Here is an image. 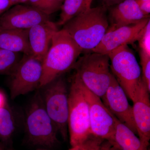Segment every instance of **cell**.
<instances>
[{
  "label": "cell",
  "mask_w": 150,
  "mask_h": 150,
  "mask_svg": "<svg viewBox=\"0 0 150 150\" xmlns=\"http://www.w3.org/2000/svg\"><path fill=\"white\" fill-rule=\"evenodd\" d=\"M108 8L101 6L91 8L67 22L62 29L85 54L92 52L99 43L109 27Z\"/></svg>",
  "instance_id": "6da1fadb"
},
{
  "label": "cell",
  "mask_w": 150,
  "mask_h": 150,
  "mask_svg": "<svg viewBox=\"0 0 150 150\" xmlns=\"http://www.w3.org/2000/svg\"><path fill=\"white\" fill-rule=\"evenodd\" d=\"M82 53L81 48L67 31L62 29L55 33L43 61L39 89L73 69Z\"/></svg>",
  "instance_id": "7a4b0ae2"
},
{
  "label": "cell",
  "mask_w": 150,
  "mask_h": 150,
  "mask_svg": "<svg viewBox=\"0 0 150 150\" xmlns=\"http://www.w3.org/2000/svg\"><path fill=\"white\" fill-rule=\"evenodd\" d=\"M82 84L75 73L69 92L68 131L72 147L80 146L92 135L88 104Z\"/></svg>",
  "instance_id": "3957f363"
},
{
  "label": "cell",
  "mask_w": 150,
  "mask_h": 150,
  "mask_svg": "<svg viewBox=\"0 0 150 150\" xmlns=\"http://www.w3.org/2000/svg\"><path fill=\"white\" fill-rule=\"evenodd\" d=\"M73 69L84 85L101 99L109 87L112 75L108 54L86 53L79 57Z\"/></svg>",
  "instance_id": "277c9868"
},
{
  "label": "cell",
  "mask_w": 150,
  "mask_h": 150,
  "mask_svg": "<svg viewBox=\"0 0 150 150\" xmlns=\"http://www.w3.org/2000/svg\"><path fill=\"white\" fill-rule=\"evenodd\" d=\"M25 127L28 139L32 144L51 149L59 143L58 131L46 112L40 91L28 108Z\"/></svg>",
  "instance_id": "5b68a950"
},
{
  "label": "cell",
  "mask_w": 150,
  "mask_h": 150,
  "mask_svg": "<svg viewBox=\"0 0 150 150\" xmlns=\"http://www.w3.org/2000/svg\"><path fill=\"white\" fill-rule=\"evenodd\" d=\"M111 73L127 97L134 101L142 81V70L128 45L116 48L108 54Z\"/></svg>",
  "instance_id": "8992f818"
},
{
  "label": "cell",
  "mask_w": 150,
  "mask_h": 150,
  "mask_svg": "<svg viewBox=\"0 0 150 150\" xmlns=\"http://www.w3.org/2000/svg\"><path fill=\"white\" fill-rule=\"evenodd\" d=\"M44 107L57 131L64 140L68 138L69 91L65 80L60 76L40 88Z\"/></svg>",
  "instance_id": "52a82bcc"
},
{
  "label": "cell",
  "mask_w": 150,
  "mask_h": 150,
  "mask_svg": "<svg viewBox=\"0 0 150 150\" xmlns=\"http://www.w3.org/2000/svg\"><path fill=\"white\" fill-rule=\"evenodd\" d=\"M43 74V62L32 55L23 54L10 75L11 98L15 99L39 89Z\"/></svg>",
  "instance_id": "ba28073f"
},
{
  "label": "cell",
  "mask_w": 150,
  "mask_h": 150,
  "mask_svg": "<svg viewBox=\"0 0 150 150\" xmlns=\"http://www.w3.org/2000/svg\"><path fill=\"white\" fill-rule=\"evenodd\" d=\"M82 87L88 104L92 135L113 142L117 118L105 107L101 99L89 90L83 83Z\"/></svg>",
  "instance_id": "9c48e42d"
},
{
  "label": "cell",
  "mask_w": 150,
  "mask_h": 150,
  "mask_svg": "<svg viewBox=\"0 0 150 150\" xmlns=\"http://www.w3.org/2000/svg\"><path fill=\"white\" fill-rule=\"evenodd\" d=\"M49 20L50 16L35 8L25 4H19L12 6L0 15V30L29 29Z\"/></svg>",
  "instance_id": "30bf717a"
},
{
  "label": "cell",
  "mask_w": 150,
  "mask_h": 150,
  "mask_svg": "<svg viewBox=\"0 0 150 150\" xmlns=\"http://www.w3.org/2000/svg\"><path fill=\"white\" fill-rule=\"evenodd\" d=\"M127 98L125 91L112 74L110 85L101 100L118 120L137 134L133 108Z\"/></svg>",
  "instance_id": "8fae6325"
},
{
  "label": "cell",
  "mask_w": 150,
  "mask_h": 150,
  "mask_svg": "<svg viewBox=\"0 0 150 150\" xmlns=\"http://www.w3.org/2000/svg\"><path fill=\"white\" fill-rule=\"evenodd\" d=\"M150 17L135 24L107 30L99 44L92 52L108 54L116 48L137 42Z\"/></svg>",
  "instance_id": "7c38bea8"
},
{
  "label": "cell",
  "mask_w": 150,
  "mask_h": 150,
  "mask_svg": "<svg viewBox=\"0 0 150 150\" xmlns=\"http://www.w3.org/2000/svg\"><path fill=\"white\" fill-rule=\"evenodd\" d=\"M149 93L142 79L132 106L137 133L145 150H148L150 139Z\"/></svg>",
  "instance_id": "4fadbf2b"
},
{
  "label": "cell",
  "mask_w": 150,
  "mask_h": 150,
  "mask_svg": "<svg viewBox=\"0 0 150 150\" xmlns=\"http://www.w3.org/2000/svg\"><path fill=\"white\" fill-rule=\"evenodd\" d=\"M58 30L57 24L51 20L35 25L28 29L31 55L43 62L50 48L53 36Z\"/></svg>",
  "instance_id": "5bb4252c"
},
{
  "label": "cell",
  "mask_w": 150,
  "mask_h": 150,
  "mask_svg": "<svg viewBox=\"0 0 150 150\" xmlns=\"http://www.w3.org/2000/svg\"><path fill=\"white\" fill-rule=\"evenodd\" d=\"M109 8L108 20L110 25L107 30L137 23L150 17L143 13L137 0H124Z\"/></svg>",
  "instance_id": "9a60e30c"
},
{
  "label": "cell",
  "mask_w": 150,
  "mask_h": 150,
  "mask_svg": "<svg viewBox=\"0 0 150 150\" xmlns=\"http://www.w3.org/2000/svg\"><path fill=\"white\" fill-rule=\"evenodd\" d=\"M0 48L13 53L31 55L28 29L0 30Z\"/></svg>",
  "instance_id": "2e32d148"
},
{
  "label": "cell",
  "mask_w": 150,
  "mask_h": 150,
  "mask_svg": "<svg viewBox=\"0 0 150 150\" xmlns=\"http://www.w3.org/2000/svg\"><path fill=\"white\" fill-rule=\"evenodd\" d=\"M136 134L117 119L114 140L111 143L118 150H145Z\"/></svg>",
  "instance_id": "e0dca14e"
},
{
  "label": "cell",
  "mask_w": 150,
  "mask_h": 150,
  "mask_svg": "<svg viewBox=\"0 0 150 150\" xmlns=\"http://www.w3.org/2000/svg\"><path fill=\"white\" fill-rule=\"evenodd\" d=\"M91 0H64L60 10V18L57 25H64L71 19L91 8Z\"/></svg>",
  "instance_id": "ac0fdd59"
},
{
  "label": "cell",
  "mask_w": 150,
  "mask_h": 150,
  "mask_svg": "<svg viewBox=\"0 0 150 150\" xmlns=\"http://www.w3.org/2000/svg\"><path fill=\"white\" fill-rule=\"evenodd\" d=\"M16 127V121L13 110L6 103L0 107V140L4 143L9 142Z\"/></svg>",
  "instance_id": "d6986e66"
},
{
  "label": "cell",
  "mask_w": 150,
  "mask_h": 150,
  "mask_svg": "<svg viewBox=\"0 0 150 150\" xmlns=\"http://www.w3.org/2000/svg\"><path fill=\"white\" fill-rule=\"evenodd\" d=\"M21 58L20 54L0 48V75L10 76Z\"/></svg>",
  "instance_id": "ffe728a7"
},
{
  "label": "cell",
  "mask_w": 150,
  "mask_h": 150,
  "mask_svg": "<svg viewBox=\"0 0 150 150\" xmlns=\"http://www.w3.org/2000/svg\"><path fill=\"white\" fill-rule=\"evenodd\" d=\"M139 42L141 63L150 60V20L143 29Z\"/></svg>",
  "instance_id": "44dd1931"
},
{
  "label": "cell",
  "mask_w": 150,
  "mask_h": 150,
  "mask_svg": "<svg viewBox=\"0 0 150 150\" xmlns=\"http://www.w3.org/2000/svg\"><path fill=\"white\" fill-rule=\"evenodd\" d=\"M26 4L48 16L60 10L62 5L57 0H28Z\"/></svg>",
  "instance_id": "7402d4cb"
},
{
  "label": "cell",
  "mask_w": 150,
  "mask_h": 150,
  "mask_svg": "<svg viewBox=\"0 0 150 150\" xmlns=\"http://www.w3.org/2000/svg\"><path fill=\"white\" fill-rule=\"evenodd\" d=\"M104 140L90 135L79 146V150H99L100 145Z\"/></svg>",
  "instance_id": "603a6c76"
},
{
  "label": "cell",
  "mask_w": 150,
  "mask_h": 150,
  "mask_svg": "<svg viewBox=\"0 0 150 150\" xmlns=\"http://www.w3.org/2000/svg\"><path fill=\"white\" fill-rule=\"evenodd\" d=\"M142 67V78L150 93V60L141 63Z\"/></svg>",
  "instance_id": "cb8c5ba5"
},
{
  "label": "cell",
  "mask_w": 150,
  "mask_h": 150,
  "mask_svg": "<svg viewBox=\"0 0 150 150\" xmlns=\"http://www.w3.org/2000/svg\"><path fill=\"white\" fill-rule=\"evenodd\" d=\"M13 6L12 0H0V15Z\"/></svg>",
  "instance_id": "d4e9b609"
},
{
  "label": "cell",
  "mask_w": 150,
  "mask_h": 150,
  "mask_svg": "<svg viewBox=\"0 0 150 150\" xmlns=\"http://www.w3.org/2000/svg\"><path fill=\"white\" fill-rule=\"evenodd\" d=\"M141 11L145 16H149L150 13V0L146 1L138 2Z\"/></svg>",
  "instance_id": "484cf974"
},
{
  "label": "cell",
  "mask_w": 150,
  "mask_h": 150,
  "mask_svg": "<svg viewBox=\"0 0 150 150\" xmlns=\"http://www.w3.org/2000/svg\"><path fill=\"white\" fill-rule=\"evenodd\" d=\"M99 150H118L114 145L109 141L104 140L102 142Z\"/></svg>",
  "instance_id": "4316f807"
},
{
  "label": "cell",
  "mask_w": 150,
  "mask_h": 150,
  "mask_svg": "<svg viewBox=\"0 0 150 150\" xmlns=\"http://www.w3.org/2000/svg\"><path fill=\"white\" fill-rule=\"evenodd\" d=\"M124 0H101L102 6L108 9L109 8L123 1Z\"/></svg>",
  "instance_id": "83f0119b"
},
{
  "label": "cell",
  "mask_w": 150,
  "mask_h": 150,
  "mask_svg": "<svg viewBox=\"0 0 150 150\" xmlns=\"http://www.w3.org/2000/svg\"><path fill=\"white\" fill-rule=\"evenodd\" d=\"M13 5L19 4H26L28 1V0H12Z\"/></svg>",
  "instance_id": "f1b7e54d"
},
{
  "label": "cell",
  "mask_w": 150,
  "mask_h": 150,
  "mask_svg": "<svg viewBox=\"0 0 150 150\" xmlns=\"http://www.w3.org/2000/svg\"><path fill=\"white\" fill-rule=\"evenodd\" d=\"M69 150H79V146H76L72 147L71 149Z\"/></svg>",
  "instance_id": "f546056e"
},
{
  "label": "cell",
  "mask_w": 150,
  "mask_h": 150,
  "mask_svg": "<svg viewBox=\"0 0 150 150\" xmlns=\"http://www.w3.org/2000/svg\"><path fill=\"white\" fill-rule=\"evenodd\" d=\"M0 150H5L3 145L1 144V142H0Z\"/></svg>",
  "instance_id": "4dcf8cb0"
},
{
  "label": "cell",
  "mask_w": 150,
  "mask_h": 150,
  "mask_svg": "<svg viewBox=\"0 0 150 150\" xmlns=\"http://www.w3.org/2000/svg\"><path fill=\"white\" fill-rule=\"evenodd\" d=\"M57 1H59V2L61 3V4H62V3L64 2V0H57Z\"/></svg>",
  "instance_id": "1f68e13d"
},
{
  "label": "cell",
  "mask_w": 150,
  "mask_h": 150,
  "mask_svg": "<svg viewBox=\"0 0 150 150\" xmlns=\"http://www.w3.org/2000/svg\"><path fill=\"white\" fill-rule=\"evenodd\" d=\"M37 150H46L43 149H37Z\"/></svg>",
  "instance_id": "d6a6232c"
},
{
  "label": "cell",
  "mask_w": 150,
  "mask_h": 150,
  "mask_svg": "<svg viewBox=\"0 0 150 150\" xmlns=\"http://www.w3.org/2000/svg\"><path fill=\"white\" fill-rule=\"evenodd\" d=\"M91 1H93V0H91Z\"/></svg>",
  "instance_id": "836d02e7"
},
{
  "label": "cell",
  "mask_w": 150,
  "mask_h": 150,
  "mask_svg": "<svg viewBox=\"0 0 150 150\" xmlns=\"http://www.w3.org/2000/svg\"></svg>",
  "instance_id": "e575fe53"
}]
</instances>
